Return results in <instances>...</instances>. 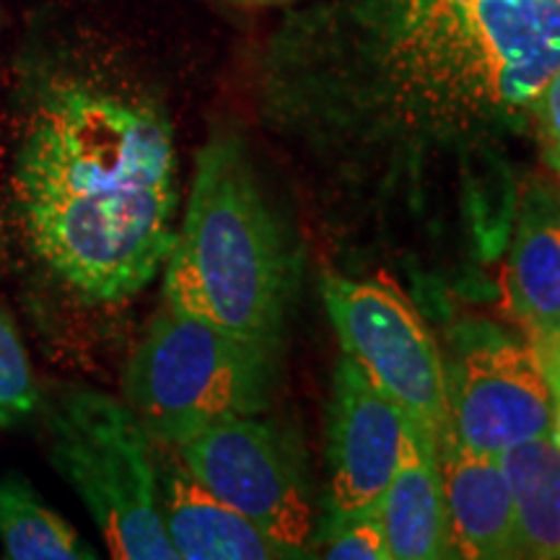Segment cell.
Here are the masks:
<instances>
[{
  "instance_id": "obj_1",
  "label": "cell",
  "mask_w": 560,
  "mask_h": 560,
  "mask_svg": "<svg viewBox=\"0 0 560 560\" xmlns=\"http://www.w3.org/2000/svg\"><path fill=\"white\" fill-rule=\"evenodd\" d=\"M560 68V0H327L278 42L280 109L397 153L520 132Z\"/></svg>"
},
{
  "instance_id": "obj_2",
  "label": "cell",
  "mask_w": 560,
  "mask_h": 560,
  "mask_svg": "<svg viewBox=\"0 0 560 560\" xmlns=\"http://www.w3.org/2000/svg\"><path fill=\"white\" fill-rule=\"evenodd\" d=\"M11 182L32 255L89 304H120L164 268L179 164L172 125L151 104L89 86L50 91Z\"/></svg>"
},
{
  "instance_id": "obj_3",
  "label": "cell",
  "mask_w": 560,
  "mask_h": 560,
  "mask_svg": "<svg viewBox=\"0 0 560 560\" xmlns=\"http://www.w3.org/2000/svg\"><path fill=\"white\" fill-rule=\"evenodd\" d=\"M289 296V249L247 151L234 136L210 138L164 262L166 306L276 346Z\"/></svg>"
},
{
  "instance_id": "obj_4",
  "label": "cell",
  "mask_w": 560,
  "mask_h": 560,
  "mask_svg": "<svg viewBox=\"0 0 560 560\" xmlns=\"http://www.w3.org/2000/svg\"><path fill=\"white\" fill-rule=\"evenodd\" d=\"M276 384V346L164 304L132 350L122 400L156 444L177 446L226 418L260 416Z\"/></svg>"
},
{
  "instance_id": "obj_5",
  "label": "cell",
  "mask_w": 560,
  "mask_h": 560,
  "mask_svg": "<svg viewBox=\"0 0 560 560\" xmlns=\"http://www.w3.org/2000/svg\"><path fill=\"white\" fill-rule=\"evenodd\" d=\"M47 450L100 527L109 556L179 560L156 499L153 441L125 400L86 387L42 397Z\"/></svg>"
},
{
  "instance_id": "obj_6",
  "label": "cell",
  "mask_w": 560,
  "mask_h": 560,
  "mask_svg": "<svg viewBox=\"0 0 560 560\" xmlns=\"http://www.w3.org/2000/svg\"><path fill=\"white\" fill-rule=\"evenodd\" d=\"M327 314L342 355L400 408L439 452L454 436L446 363L416 304L389 280L327 276Z\"/></svg>"
},
{
  "instance_id": "obj_7",
  "label": "cell",
  "mask_w": 560,
  "mask_h": 560,
  "mask_svg": "<svg viewBox=\"0 0 560 560\" xmlns=\"http://www.w3.org/2000/svg\"><path fill=\"white\" fill-rule=\"evenodd\" d=\"M446 395L457 441L501 454L552 433V387L540 353L490 322H467L452 335Z\"/></svg>"
},
{
  "instance_id": "obj_8",
  "label": "cell",
  "mask_w": 560,
  "mask_h": 560,
  "mask_svg": "<svg viewBox=\"0 0 560 560\" xmlns=\"http://www.w3.org/2000/svg\"><path fill=\"white\" fill-rule=\"evenodd\" d=\"M177 454L195 478L240 511L289 558L304 556L312 503L296 454L255 416L226 418L179 441Z\"/></svg>"
},
{
  "instance_id": "obj_9",
  "label": "cell",
  "mask_w": 560,
  "mask_h": 560,
  "mask_svg": "<svg viewBox=\"0 0 560 560\" xmlns=\"http://www.w3.org/2000/svg\"><path fill=\"white\" fill-rule=\"evenodd\" d=\"M327 433L332 516L380 503L400 465L410 420L346 355L335 369Z\"/></svg>"
},
{
  "instance_id": "obj_10",
  "label": "cell",
  "mask_w": 560,
  "mask_h": 560,
  "mask_svg": "<svg viewBox=\"0 0 560 560\" xmlns=\"http://www.w3.org/2000/svg\"><path fill=\"white\" fill-rule=\"evenodd\" d=\"M153 459H156L159 514L179 560L289 558L247 516L210 493L187 470L174 446L153 441Z\"/></svg>"
},
{
  "instance_id": "obj_11",
  "label": "cell",
  "mask_w": 560,
  "mask_h": 560,
  "mask_svg": "<svg viewBox=\"0 0 560 560\" xmlns=\"http://www.w3.org/2000/svg\"><path fill=\"white\" fill-rule=\"evenodd\" d=\"M436 465L457 558H522L514 501L499 454L475 452L452 436L439 446Z\"/></svg>"
},
{
  "instance_id": "obj_12",
  "label": "cell",
  "mask_w": 560,
  "mask_h": 560,
  "mask_svg": "<svg viewBox=\"0 0 560 560\" xmlns=\"http://www.w3.org/2000/svg\"><path fill=\"white\" fill-rule=\"evenodd\" d=\"M506 299L537 350L560 348V210L548 190L524 195L506 265Z\"/></svg>"
},
{
  "instance_id": "obj_13",
  "label": "cell",
  "mask_w": 560,
  "mask_h": 560,
  "mask_svg": "<svg viewBox=\"0 0 560 560\" xmlns=\"http://www.w3.org/2000/svg\"><path fill=\"white\" fill-rule=\"evenodd\" d=\"M380 514L392 560L457 558L436 450L412 423L400 465L380 499Z\"/></svg>"
},
{
  "instance_id": "obj_14",
  "label": "cell",
  "mask_w": 560,
  "mask_h": 560,
  "mask_svg": "<svg viewBox=\"0 0 560 560\" xmlns=\"http://www.w3.org/2000/svg\"><path fill=\"white\" fill-rule=\"evenodd\" d=\"M514 501L520 556L560 558V446L537 436L499 454Z\"/></svg>"
},
{
  "instance_id": "obj_15",
  "label": "cell",
  "mask_w": 560,
  "mask_h": 560,
  "mask_svg": "<svg viewBox=\"0 0 560 560\" xmlns=\"http://www.w3.org/2000/svg\"><path fill=\"white\" fill-rule=\"evenodd\" d=\"M0 548L11 560H91L96 552L24 475L0 478Z\"/></svg>"
},
{
  "instance_id": "obj_16",
  "label": "cell",
  "mask_w": 560,
  "mask_h": 560,
  "mask_svg": "<svg viewBox=\"0 0 560 560\" xmlns=\"http://www.w3.org/2000/svg\"><path fill=\"white\" fill-rule=\"evenodd\" d=\"M39 408L42 389L30 353L11 314L0 306V431L30 423Z\"/></svg>"
},
{
  "instance_id": "obj_17",
  "label": "cell",
  "mask_w": 560,
  "mask_h": 560,
  "mask_svg": "<svg viewBox=\"0 0 560 560\" xmlns=\"http://www.w3.org/2000/svg\"><path fill=\"white\" fill-rule=\"evenodd\" d=\"M330 560H392L380 503L350 516H335L330 537L325 542Z\"/></svg>"
},
{
  "instance_id": "obj_18",
  "label": "cell",
  "mask_w": 560,
  "mask_h": 560,
  "mask_svg": "<svg viewBox=\"0 0 560 560\" xmlns=\"http://www.w3.org/2000/svg\"><path fill=\"white\" fill-rule=\"evenodd\" d=\"M532 128L540 140L542 161L548 170L560 177V68L550 75L532 104Z\"/></svg>"
},
{
  "instance_id": "obj_19",
  "label": "cell",
  "mask_w": 560,
  "mask_h": 560,
  "mask_svg": "<svg viewBox=\"0 0 560 560\" xmlns=\"http://www.w3.org/2000/svg\"><path fill=\"white\" fill-rule=\"evenodd\" d=\"M545 371H548V380L552 387V439L560 446V348L537 350Z\"/></svg>"
},
{
  "instance_id": "obj_20",
  "label": "cell",
  "mask_w": 560,
  "mask_h": 560,
  "mask_svg": "<svg viewBox=\"0 0 560 560\" xmlns=\"http://www.w3.org/2000/svg\"><path fill=\"white\" fill-rule=\"evenodd\" d=\"M234 3H278V0H234Z\"/></svg>"
},
{
  "instance_id": "obj_21",
  "label": "cell",
  "mask_w": 560,
  "mask_h": 560,
  "mask_svg": "<svg viewBox=\"0 0 560 560\" xmlns=\"http://www.w3.org/2000/svg\"><path fill=\"white\" fill-rule=\"evenodd\" d=\"M0 242H3V221H0Z\"/></svg>"
},
{
  "instance_id": "obj_22",
  "label": "cell",
  "mask_w": 560,
  "mask_h": 560,
  "mask_svg": "<svg viewBox=\"0 0 560 560\" xmlns=\"http://www.w3.org/2000/svg\"><path fill=\"white\" fill-rule=\"evenodd\" d=\"M558 210H560V200H558Z\"/></svg>"
}]
</instances>
